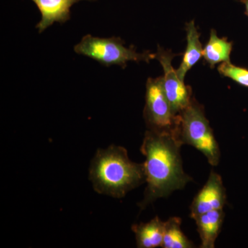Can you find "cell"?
Instances as JSON below:
<instances>
[{
    "label": "cell",
    "instance_id": "obj_1",
    "mask_svg": "<svg viewBox=\"0 0 248 248\" xmlns=\"http://www.w3.org/2000/svg\"><path fill=\"white\" fill-rule=\"evenodd\" d=\"M182 146L174 133L146 130L141 146L146 159L143 165L147 184L143 199L139 203L141 210L158 199L184 189L192 180L183 169Z\"/></svg>",
    "mask_w": 248,
    "mask_h": 248
},
{
    "label": "cell",
    "instance_id": "obj_2",
    "mask_svg": "<svg viewBox=\"0 0 248 248\" xmlns=\"http://www.w3.org/2000/svg\"><path fill=\"white\" fill-rule=\"evenodd\" d=\"M89 179L98 194L123 198L146 183L144 165L131 161L124 147L111 145L96 152L90 166Z\"/></svg>",
    "mask_w": 248,
    "mask_h": 248
},
{
    "label": "cell",
    "instance_id": "obj_3",
    "mask_svg": "<svg viewBox=\"0 0 248 248\" xmlns=\"http://www.w3.org/2000/svg\"><path fill=\"white\" fill-rule=\"evenodd\" d=\"M175 136L182 145H190L203 153L211 166L219 164V146L203 107L195 99L179 114Z\"/></svg>",
    "mask_w": 248,
    "mask_h": 248
},
{
    "label": "cell",
    "instance_id": "obj_4",
    "mask_svg": "<svg viewBox=\"0 0 248 248\" xmlns=\"http://www.w3.org/2000/svg\"><path fill=\"white\" fill-rule=\"evenodd\" d=\"M124 45L125 42L120 37L100 38L89 34L75 46L74 50L76 53L93 59L107 67L117 65L125 68L128 62L149 63L155 59V53L149 51L138 53L134 46L125 47Z\"/></svg>",
    "mask_w": 248,
    "mask_h": 248
},
{
    "label": "cell",
    "instance_id": "obj_5",
    "mask_svg": "<svg viewBox=\"0 0 248 248\" xmlns=\"http://www.w3.org/2000/svg\"><path fill=\"white\" fill-rule=\"evenodd\" d=\"M143 117L148 130L175 135L179 115L173 112L165 94L162 77L148 78L146 82V105Z\"/></svg>",
    "mask_w": 248,
    "mask_h": 248
},
{
    "label": "cell",
    "instance_id": "obj_6",
    "mask_svg": "<svg viewBox=\"0 0 248 248\" xmlns=\"http://www.w3.org/2000/svg\"><path fill=\"white\" fill-rule=\"evenodd\" d=\"M182 54H174L164 50L158 46L157 52L155 53V59L157 60L164 70L163 87L165 94L170 104L173 112L179 115L192 102V90L186 86L184 81L178 76L177 70L173 68V59Z\"/></svg>",
    "mask_w": 248,
    "mask_h": 248
},
{
    "label": "cell",
    "instance_id": "obj_7",
    "mask_svg": "<svg viewBox=\"0 0 248 248\" xmlns=\"http://www.w3.org/2000/svg\"><path fill=\"white\" fill-rule=\"evenodd\" d=\"M226 191L221 176L212 171L203 188L196 195L190 205V217L221 210L226 203Z\"/></svg>",
    "mask_w": 248,
    "mask_h": 248
},
{
    "label": "cell",
    "instance_id": "obj_8",
    "mask_svg": "<svg viewBox=\"0 0 248 248\" xmlns=\"http://www.w3.org/2000/svg\"><path fill=\"white\" fill-rule=\"evenodd\" d=\"M40 11L41 20L36 25L39 33H42L54 23L64 24L71 19L73 5L84 0H31ZM96 1V0H86Z\"/></svg>",
    "mask_w": 248,
    "mask_h": 248
},
{
    "label": "cell",
    "instance_id": "obj_9",
    "mask_svg": "<svg viewBox=\"0 0 248 248\" xmlns=\"http://www.w3.org/2000/svg\"><path fill=\"white\" fill-rule=\"evenodd\" d=\"M224 218L225 213L221 209L202 214L194 218L202 242L200 248H215V242L221 232Z\"/></svg>",
    "mask_w": 248,
    "mask_h": 248
},
{
    "label": "cell",
    "instance_id": "obj_10",
    "mask_svg": "<svg viewBox=\"0 0 248 248\" xmlns=\"http://www.w3.org/2000/svg\"><path fill=\"white\" fill-rule=\"evenodd\" d=\"M187 46L183 56L182 63L177 69L180 79L184 81L186 74L203 57L202 45L200 42V34L197 31L194 20L186 25Z\"/></svg>",
    "mask_w": 248,
    "mask_h": 248
},
{
    "label": "cell",
    "instance_id": "obj_11",
    "mask_svg": "<svg viewBox=\"0 0 248 248\" xmlns=\"http://www.w3.org/2000/svg\"><path fill=\"white\" fill-rule=\"evenodd\" d=\"M139 248L161 247L165 232V221L158 217L147 223L135 224L132 227Z\"/></svg>",
    "mask_w": 248,
    "mask_h": 248
},
{
    "label": "cell",
    "instance_id": "obj_12",
    "mask_svg": "<svg viewBox=\"0 0 248 248\" xmlns=\"http://www.w3.org/2000/svg\"><path fill=\"white\" fill-rule=\"evenodd\" d=\"M232 46V42L228 41L226 37L220 38L217 31L212 29L210 39L203 50V58L211 68L218 63L231 62Z\"/></svg>",
    "mask_w": 248,
    "mask_h": 248
},
{
    "label": "cell",
    "instance_id": "obj_13",
    "mask_svg": "<svg viewBox=\"0 0 248 248\" xmlns=\"http://www.w3.org/2000/svg\"><path fill=\"white\" fill-rule=\"evenodd\" d=\"M182 219L179 217H171L165 221V232L161 248H192L195 245L187 239L181 228Z\"/></svg>",
    "mask_w": 248,
    "mask_h": 248
},
{
    "label": "cell",
    "instance_id": "obj_14",
    "mask_svg": "<svg viewBox=\"0 0 248 248\" xmlns=\"http://www.w3.org/2000/svg\"><path fill=\"white\" fill-rule=\"evenodd\" d=\"M220 75L225 78H230L241 86L248 88V69L235 66L229 62H223L218 67Z\"/></svg>",
    "mask_w": 248,
    "mask_h": 248
},
{
    "label": "cell",
    "instance_id": "obj_15",
    "mask_svg": "<svg viewBox=\"0 0 248 248\" xmlns=\"http://www.w3.org/2000/svg\"><path fill=\"white\" fill-rule=\"evenodd\" d=\"M241 1L246 6V15L248 17V0H241Z\"/></svg>",
    "mask_w": 248,
    "mask_h": 248
}]
</instances>
